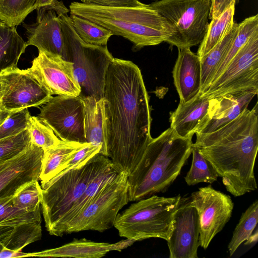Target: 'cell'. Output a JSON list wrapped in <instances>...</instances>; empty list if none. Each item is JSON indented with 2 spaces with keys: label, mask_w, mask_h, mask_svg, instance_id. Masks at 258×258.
<instances>
[{
  "label": "cell",
  "mask_w": 258,
  "mask_h": 258,
  "mask_svg": "<svg viewBox=\"0 0 258 258\" xmlns=\"http://www.w3.org/2000/svg\"><path fill=\"white\" fill-rule=\"evenodd\" d=\"M106 156L128 176L152 138L149 96L139 68L130 60L113 58L105 77Z\"/></svg>",
  "instance_id": "6da1fadb"
},
{
  "label": "cell",
  "mask_w": 258,
  "mask_h": 258,
  "mask_svg": "<svg viewBox=\"0 0 258 258\" xmlns=\"http://www.w3.org/2000/svg\"><path fill=\"white\" fill-rule=\"evenodd\" d=\"M235 197L256 189L254 168L258 150L257 103L216 131L196 135L193 144Z\"/></svg>",
  "instance_id": "7a4b0ae2"
},
{
  "label": "cell",
  "mask_w": 258,
  "mask_h": 258,
  "mask_svg": "<svg viewBox=\"0 0 258 258\" xmlns=\"http://www.w3.org/2000/svg\"><path fill=\"white\" fill-rule=\"evenodd\" d=\"M191 139L179 137L170 127L152 138L137 167L127 177L129 202L165 191L191 154Z\"/></svg>",
  "instance_id": "3957f363"
},
{
  "label": "cell",
  "mask_w": 258,
  "mask_h": 258,
  "mask_svg": "<svg viewBox=\"0 0 258 258\" xmlns=\"http://www.w3.org/2000/svg\"><path fill=\"white\" fill-rule=\"evenodd\" d=\"M69 8L70 15L88 19L127 39L135 50L166 42L173 33L166 19L149 4L107 7L74 2Z\"/></svg>",
  "instance_id": "277c9868"
},
{
  "label": "cell",
  "mask_w": 258,
  "mask_h": 258,
  "mask_svg": "<svg viewBox=\"0 0 258 258\" xmlns=\"http://www.w3.org/2000/svg\"><path fill=\"white\" fill-rule=\"evenodd\" d=\"M110 159L98 154L84 165L61 172L41 184V202L45 227L56 236L64 219L83 195L92 178Z\"/></svg>",
  "instance_id": "5b68a950"
},
{
  "label": "cell",
  "mask_w": 258,
  "mask_h": 258,
  "mask_svg": "<svg viewBox=\"0 0 258 258\" xmlns=\"http://www.w3.org/2000/svg\"><path fill=\"white\" fill-rule=\"evenodd\" d=\"M58 17L64 41L63 59L73 63L74 76L81 88L79 96L102 99L106 72L114 57L107 46L84 41L75 30L68 14Z\"/></svg>",
  "instance_id": "8992f818"
},
{
  "label": "cell",
  "mask_w": 258,
  "mask_h": 258,
  "mask_svg": "<svg viewBox=\"0 0 258 258\" xmlns=\"http://www.w3.org/2000/svg\"><path fill=\"white\" fill-rule=\"evenodd\" d=\"M181 197L153 195L136 201L115 219L119 235L135 241L150 238L167 240L172 229L174 213Z\"/></svg>",
  "instance_id": "52a82bcc"
},
{
  "label": "cell",
  "mask_w": 258,
  "mask_h": 258,
  "mask_svg": "<svg viewBox=\"0 0 258 258\" xmlns=\"http://www.w3.org/2000/svg\"><path fill=\"white\" fill-rule=\"evenodd\" d=\"M212 0H158L150 6L172 27L166 41L178 48L200 45L209 25Z\"/></svg>",
  "instance_id": "ba28073f"
},
{
  "label": "cell",
  "mask_w": 258,
  "mask_h": 258,
  "mask_svg": "<svg viewBox=\"0 0 258 258\" xmlns=\"http://www.w3.org/2000/svg\"><path fill=\"white\" fill-rule=\"evenodd\" d=\"M127 177L121 172L107 183L66 225L63 235L85 230L103 232L113 227L119 211L129 202Z\"/></svg>",
  "instance_id": "9c48e42d"
},
{
  "label": "cell",
  "mask_w": 258,
  "mask_h": 258,
  "mask_svg": "<svg viewBox=\"0 0 258 258\" xmlns=\"http://www.w3.org/2000/svg\"><path fill=\"white\" fill-rule=\"evenodd\" d=\"M248 90H258V31L241 48L219 77L201 94L210 99Z\"/></svg>",
  "instance_id": "30bf717a"
},
{
  "label": "cell",
  "mask_w": 258,
  "mask_h": 258,
  "mask_svg": "<svg viewBox=\"0 0 258 258\" xmlns=\"http://www.w3.org/2000/svg\"><path fill=\"white\" fill-rule=\"evenodd\" d=\"M38 117L64 141L86 143L84 131V105L77 96L57 95L40 109Z\"/></svg>",
  "instance_id": "8fae6325"
},
{
  "label": "cell",
  "mask_w": 258,
  "mask_h": 258,
  "mask_svg": "<svg viewBox=\"0 0 258 258\" xmlns=\"http://www.w3.org/2000/svg\"><path fill=\"white\" fill-rule=\"evenodd\" d=\"M4 93L0 100L2 108L16 112L46 103L52 97L28 68L12 67L0 73Z\"/></svg>",
  "instance_id": "7c38bea8"
},
{
  "label": "cell",
  "mask_w": 258,
  "mask_h": 258,
  "mask_svg": "<svg viewBox=\"0 0 258 258\" xmlns=\"http://www.w3.org/2000/svg\"><path fill=\"white\" fill-rule=\"evenodd\" d=\"M200 222V246L207 249L230 220L234 207L230 197L211 185L192 192L189 199Z\"/></svg>",
  "instance_id": "4fadbf2b"
},
{
  "label": "cell",
  "mask_w": 258,
  "mask_h": 258,
  "mask_svg": "<svg viewBox=\"0 0 258 258\" xmlns=\"http://www.w3.org/2000/svg\"><path fill=\"white\" fill-rule=\"evenodd\" d=\"M36 21L24 23L27 46L36 47L38 51L58 55L63 58L64 41L58 16L69 10L62 1L52 0L48 5L37 8Z\"/></svg>",
  "instance_id": "5bb4252c"
},
{
  "label": "cell",
  "mask_w": 258,
  "mask_h": 258,
  "mask_svg": "<svg viewBox=\"0 0 258 258\" xmlns=\"http://www.w3.org/2000/svg\"><path fill=\"white\" fill-rule=\"evenodd\" d=\"M29 69L51 95H80L81 88L74 76L73 63L61 56L38 51Z\"/></svg>",
  "instance_id": "9a60e30c"
},
{
  "label": "cell",
  "mask_w": 258,
  "mask_h": 258,
  "mask_svg": "<svg viewBox=\"0 0 258 258\" xmlns=\"http://www.w3.org/2000/svg\"><path fill=\"white\" fill-rule=\"evenodd\" d=\"M199 237L198 212L189 200L181 198L173 216L171 233L167 240L169 257H198Z\"/></svg>",
  "instance_id": "2e32d148"
},
{
  "label": "cell",
  "mask_w": 258,
  "mask_h": 258,
  "mask_svg": "<svg viewBox=\"0 0 258 258\" xmlns=\"http://www.w3.org/2000/svg\"><path fill=\"white\" fill-rule=\"evenodd\" d=\"M43 150L33 144L15 157L0 162V200L13 196L24 185L39 180Z\"/></svg>",
  "instance_id": "e0dca14e"
},
{
  "label": "cell",
  "mask_w": 258,
  "mask_h": 258,
  "mask_svg": "<svg viewBox=\"0 0 258 258\" xmlns=\"http://www.w3.org/2000/svg\"><path fill=\"white\" fill-rule=\"evenodd\" d=\"M257 92L256 90H243L210 98L207 119L196 134L213 132L234 120L247 109Z\"/></svg>",
  "instance_id": "ac0fdd59"
},
{
  "label": "cell",
  "mask_w": 258,
  "mask_h": 258,
  "mask_svg": "<svg viewBox=\"0 0 258 258\" xmlns=\"http://www.w3.org/2000/svg\"><path fill=\"white\" fill-rule=\"evenodd\" d=\"M178 49V56L172 71V75L180 102H185L200 93L201 59L189 48Z\"/></svg>",
  "instance_id": "d6986e66"
},
{
  "label": "cell",
  "mask_w": 258,
  "mask_h": 258,
  "mask_svg": "<svg viewBox=\"0 0 258 258\" xmlns=\"http://www.w3.org/2000/svg\"><path fill=\"white\" fill-rule=\"evenodd\" d=\"M209 100L199 93L188 101L180 102L170 113V127L179 137L192 138L207 119Z\"/></svg>",
  "instance_id": "ffe728a7"
},
{
  "label": "cell",
  "mask_w": 258,
  "mask_h": 258,
  "mask_svg": "<svg viewBox=\"0 0 258 258\" xmlns=\"http://www.w3.org/2000/svg\"><path fill=\"white\" fill-rule=\"evenodd\" d=\"M84 105V131L86 143L101 147L99 154L106 156V128L103 98H82ZM107 157V156H106Z\"/></svg>",
  "instance_id": "44dd1931"
},
{
  "label": "cell",
  "mask_w": 258,
  "mask_h": 258,
  "mask_svg": "<svg viewBox=\"0 0 258 258\" xmlns=\"http://www.w3.org/2000/svg\"><path fill=\"white\" fill-rule=\"evenodd\" d=\"M112 250L113 244L75 239L57 248L30 253L29 256L99 258Z\"/></svg>",
  "instance_id": "7402d4cb"
},
{
  "label": "cell",
  "mask_w": 258,
  "mask_h": 258,
  "mask_svg": "<svg viewBox=\"0 0 258 258\" xmlns=\"http://www.w3.org/2000/svg\"><path fill=\"white\" fill-rule=\"evenodd\" d=\"M87 143L61 140L56 146L43 151L39 178L41 184L49 181L58 174L75 153Z\"/></svg>",
  "instance_id": "603a6c76"
},
{
  "label": "cell",
  "mask_w": 258,
  "mask_h": 258,
  "mask_svg": "<svg viewBox=\"0 0 258 258\" xmlns=\"http://www.w3.org/2000/svg\"><path fill=\"white\" fill-rule=\"evenodd\" d=\"M121 172L115 168L111 160L103 167L88 184L85 191L76 204L67 214L61 223L56 236L63 235L66 225L93 199L107 183L116 178Z\"/></svg>",
  "instance_id": "cb8c5ba5"
},
{
  "label": "cell",
  "mask_w": 258,
  "mask_h": 258,
  "mask_svg": "<svg viewBox=\"0 0 258 258\" xmlns=\"http://www.w3.org/2000/svg\"><path fill=\"white\" fill-rule=\"evenodd\" d=\"M28 46L18 34L16 27L0 20V73L17 66L18 61Z\"/></svg>",
  "instance_id": "d4e9b609"
},
{
  "label": "cell",
  "mask_w": 258,
  "mask_h": 258,
  "mask_svg": "<svg viewBox=\"0 0 258 258\" xmlns=\"http://www.w3.org/2000/svg\"><path fill=\"white\" fill-rule=\"evenodd\" d=\"M238 28V23L234 22L224 37L209 52L200 58L201 65V88L200 93L209 87L217 69L223 60Z\"/></svg>",
  "instance_id": "484cf974"
},
{
  "label": "cell",
  "mask_w": 258,
  "mask_h": 258,
  "mask_svg": "<svg viewBox=\"0 0 258 258\" xmlns=\"http://www.w3.org/2000/svg\"><path fill=\"white\" fill-rule=\"evenodd\" d=\"M234 13L235 4H233L218 17L211 19L197 53L200 58L209 52L224 37L234 22Z\"/></svg>",
  "instance_id": "4316f807"
},
{
  "label": "cell",
  "mask_w": 258,
  "mask_h": 258,
  "mask_svg": "<svg viewBox=\"0 0 258 258\" xmlns=\"http://www.w3.org/2000/svg\"><path fill=\"white\" fill-rule=\"evenodd\" d=\"M257 31H258V14L246 18L238 23L237 33L223 60L218 67L210 84L219 77L241 48Z\"/></svg>",
  "instance_id": "83f0119b"
},
{
  "label": "cell",
  "mask_w": 258,
  "mask_h": 258,
  "mask_svg": "<svg viewBox=\"0 0 258 258\" xmlns=\"http://www.w3.org/2000/svg\"><path fill=\"white\" fill-rule=\"evenodd\" d=\"M70 17L76 33L87 43L107 46L109 38L113 35L108 29L88 19L75 15Z\"/></svg>",
  "instance_id": "f1b7e54d"
},
{
  "label": "cell",
  "mask_w": 258,
  "mask_h": 258,
  "mask_svg": "<svg viewBox=\"0 0 258 258\" xmlns=\"http://www.w3.org/2000/svg\"><path fill=\"white\" fill-rule=\"evenodd\" d=\"M191 154V167L184 178L187 185H194L201 182L212 183L216 181L219 177L216 170L193 144Z\"/></svg>",
  "instance_id": "f546056e"
},
{
  "label": "cell",
  "mask_w": 258,
  "mask_h": 258,
  "mask_svg": "<svg viewBox=\"0 0 258 258\" xmlns=\"http://www.w3.org/2000/svg\"><path fill=\"white\" fill-rule=\"evenodd\" d=\"M258 222V201L256 200L242 214L233 231L228 245L230 256L236 251L240 244L248 240L256 227Z\"/></svg>",
  "instance_id": "4dcf8cb0"
},
{
  "label": "cell",
  "mask_w": 258,
  "mask_h": 258,
  "mask_svg": "<svg viewBox=\"0 0 258 258\" xmlns=\"http://www.w3.org/2000/svg\"><path fill=\"white\" fill-rule=\"evenodd\" d=\"M40 224L28 222L15 226L2 244L7 248L21 251L25 246L41 239L42 229Z\"/></svg>",
  "instance_id": "1f68e13d"
},
{
  "label": "cell",
  "mask_w": 258,
  "mask_h": 258,
  "mask_svg": "<svg viewBox=\"0 0 258 258\" xmlns=\"http://www.w3.org/2000/svg\"><path fill=\"white\" fill-rule=\"evenodd\" d=\"M13 196L0 200V225L12 226L28 222L41 223L40 209L27 211L15 206Z\"/></svg>",
  "instance_id": "d6a6232c"
},
{
  "label": "cell",
  "mask_w": 258,
  "mask_h": 258,
  "mask_svg": "<svg viewBox=\"0 0 258 258\" xmlns=\"http://www.w3.org/2000/svg\"><path fill=\"white\" fill-rule=\"evenodd\" d=\"M36 3L37 0H0V20L16 27L36 9Z\"/></svg>",
  "instance_id": "836d02e7"
},
{
  "label": "cell",
  "mask_w": 258,
  "mask_h": 258,
  "mask_svg": "<svg viewBox=\"0 0 258 258\" xmlns=\"http://www.w3.org/2000/svg\"><path fill=\"white\" fill-rule=\"evenodd\" d=\"M27 129L31 143L41 148L43 151L56 146L61 141L52 130L38 116H30Z\"/></svg>",
  "instance_id": "e575fe53"
},
{
  "label": "cell",
  "mask_w": 258,
  "mask_h": 258,
  "mask_svg": "<svg viewBox=\"0 0 258 258\" xmlns=\"http://www.w3.org/2000/svg\"><path fill=\"white\" fill-rule=\"evenodd\" d=\"M41 187L38 180L31 181L21 187L13 196L14 205L32 211L40 209Z\"/></svg>",
  "instance_id": "d590c367"
},
{
  "label": "cell",
  "mask_w": 258,
  "mask_h": 258,
  "mask_svg": "<svg viewBox=\"0 0 258 258\" xmlns=\"http://www.w3.org/2000/svg\"><path fill=\"white\" fill-rule=\"evenodd\" d=\"M27 130L17 135L0 139V162L10 160L25 151L31 145Z\"/></svg>",
  "instance_id": "8d00e7d4"
},
{
  "label": "cell",
  "mask_w": 258,
  "mask_h": 258,
  "mask_svg": "<svg viewBox=\"0 0 258 258\" xmlns=\"http://www.w3.org/2000/svg\"><path fill=\"white\" fill-rule=\"evenodd\" d=\"M30 116L28 108L12 112L0 125V139L17 135L27 130Z\"/></svg>",
  "instance_id": "74e56055"
},
{
  "label": "cell",
  "mask_w": 258,
  "mask_h": 258,
  "mask_svg": "<svg viewBox=\"0 0 258 258\" xmlns=\"http://www.w3.org/2000/svg\"><path fill=\"white\" fill-rule=\"evenodd\" d=\"M81 3L107 7H138L144 4L139 0H81Z\"/></svg>",
  "instance_id": "f35d334b"
},
{
  "label": "cell",
  "mask_w": 258,
  "mask_h": 258,
  "mask_svg": "<svg viewBox=\"0 0 258 258\" xmlns=\"http://www.w3.org/2000/svg\"><path fill=\"white\" fill-rule=\"evenodd\" d=\"M236 0H212L209 19L216 18L233 4Z\"/></svg>",
  "instance_id": "ab89813d"
},
{
  "label": "cell",
  "mask_w": 258,
  "mask_h": 258,
  "mask_svg": "<svg viewBox=\"0 0 258 258\" xmlns=\"http://www.w3.org/2000/svg\"><path fill=\"white\" fill-rule=\"evenodd\" d=\"M30 253H24L21 251H15L4 246L0 252V258H12L29 256Z\"/></svg>",
  "instance_id": "60d3db41"
},
{
  "label": "cell",
  "mask_w": 258,
  "mask_h": 258,
  "mask_svg": "<svg viewBox=\"0 0 258 258\" xmlns=\"http://www.w3.org/2000/svg\"><path fill=\"white\" fill-rule=\"evenodd\" d=\"M14 226L7 225H0V243L3 241L11 233Z\"/></svg>",
  "instance_id": "b9f144b4"
},
{
  "label": "cell",
  "mask_w": 258,
  "mask_h": 258,
  "mask_svg": "<svg viewBox=\"0 0 258 258\" xmlns=\"http://www.w3.org/2000/svg\"><path fill=\"white\" fill-rule=\"evenodd\" d=\"M135 241L132 239L126 238L117 243L113 244V250L121 251L122 249L132 245Z\"/></svg>",
  "instance_id": "7bdbcfd3"
},
{
  "label": "cell",
  "mask_w": 258,
  "mask_h": 258,
  "mask_svg": "<svg viewBox=\"0 0 258 258\" xmlns=\"http://www.w3.org/2000/svg\"><path fill=\"white\" fill-rule=\"evenodd\" d=\"M12 112L4 110L0 104V125Z\"/></svg>",
  "instance_id": "ee69618b"
},
{
  "label": "cell",
  "mask_w": 258,
  "mask_h": 258,
  "mask_svg": "<svg viewBox=\"0 0 258 258\" xmlns=\"http://www.w3.org/2000/svg\"><path fill=\"white\" fill-rule=\"evenodd\" d=\"M52 0H37L36 9L39 7L50 4Z\"/></svg>",
  "instance_id": "f6af8a7d"
},
{
  "label": "cell",
  "mask_w": 258,
  "mask_h": 258,
  "mask_svg": "<svg viewBox=\"0 0 258 258\" xmlns=\"http://www.w3.org/2000/svg\"><path fill=\"white\" fill-rule=\"evenodd\" d=\"M3 93H4L3 87L2 82L0 80V100L3 95Z\"/></svg>",
  "instance_id": "bcb514c9"
},
{
  "label": "cell",
  "mask_w": 258,
  "mask_h": 258,
  "mask_svg": "<svg viewBox=\"0 0 258 258\" xmlns=\"http://www.w3.org/2000/svg\"><path fill=\"white\" fill-rule=\"evenodd\" d=\"M4 247V246L2 243H0V252L3 250Z\"/></svg>",
  "instance_id": "7dc6e473"
},
{
  "label": "cell",
  "mask_w": 258,
  "mask_h": 258,
  "mask_svg": "<svg viewBox=\"0 0 258 258\" xmlns=\"http://www.w3.org/2000/svg\"><path fill=\"white\" fill-rule=\"evenodd\" d=\"M153 1H158V0H153Z\"/></svg>",
  "instance_id": "c3c4849f"
}]
</instances>
